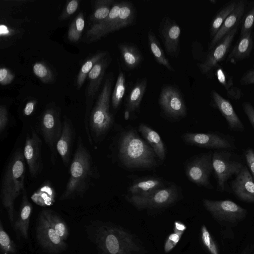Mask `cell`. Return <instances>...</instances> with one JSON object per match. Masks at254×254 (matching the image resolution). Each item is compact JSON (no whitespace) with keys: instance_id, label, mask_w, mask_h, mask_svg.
Masks as SVG:
<instances>
[{"instance_id":"obj_53","label":"cell","mask_w":254,"mask_h":254,"mask_svg":"<svg viewBox=\"0 0 254 254\" xmlns=\"http://www.w3.org/2000/svg\"><path fill=\"white\" fill-rule=\"evenodd\" d=\"M240 254H254V245L247 246Z\"/></svg>"},{"instance_id":"obj_45","label":"cell","mask_w":254,"mask_h":254,"mask_svg":"<svg viewBox=\"0 0 254 254\" xmlns=\"http://www.w3.org/2000/svg\"><path fill=\"white\" fill-rule=\"evenodd\" d=\"M183 233L182 232H174L169 235L164 245L165 253H169L177 245Z\"/></svg>"},{"instance_id":"obj_27","label":"cell","mask_w":254,"mask_h":254,"mask_svg":"<svg viewBox=\"0 0 254 254\" xmlns=\"http://www.w3.org/2000/svg\"><path fill=\"white\" fill-rule=\"evenodd\" d=\"M121 57L125 66L129 69L137 67L142 60L138 49L134 45L122 43L118 44Z\"/></svg>"},{"instance_id":"obj_25","label":"cell","mask_w":254,"mask_h":254,"mask_svg":"<svg viewBox=\"0 0 254 254\" xmlns=\"http://www.w3.org/2000/svg\"><path fill=\"white\" fill-rule=\"evenodd\" d=\"M162 180L159 178L147 177L134 181L128 188L130 195L143 196L163 188Z\"/></svg>"},{"instance_id":"obj_24","label":"cell","mask_w":254,"mask_h":254,"mask_svg":"<svg viewBox=\"0 0 254 254\" xmlns=\"http://www.w3.org/2000/svg\"><path fill=\"white\" fill-rule=\"evenodd\" d=\"M254 47L252 32L241 36L238 42L228 55L226 61L232 64L248 58Z\"/></svg>"},{"instance_id":"obj_2","label":"cell","mask_w":254,"mask_h":254,"mask_svg":"<svg viewBox=\"0 0 254 254\" xmlns=\"http://www.w3.org/2000/svg\"><path fill=\"white\" fill-rule=\"evenodd\" d=\"M92 241L100 254H141L136 238L122 227L105 222L93 226Z\"/></svg>"},{"instance_id":"obj_49","label":"cell","mask_w":254,"mask_h":254,"mask_svg":"<svg viewBox=\"0 0 254 254\" xmlns=\"http://www.w3.org/2000/svg\"><path fill=\"white\" fill-rule=\"evenodd\" d=\"M240 84L243 85L254 84V68L246 72L240 79Z\"/></svg>"},{"instance_id":"obj_18","label":"cell","mask_w":254,"mask_h":254,"mask_svg":"<svg viewBox=\"0 0 254 254\" xmlns=\"http://www.w3.org/2000/svg\"><path fill=\"white\" fill-rule=\"evenodd\" d=\"M234 194L242 201L254 203V179L248 169L244 166L231 184Z\"/></svg>"},{"instance_id":"obj_33","label":"cell","mask_w":254,"mask_h":254,"mask_svg":"<svg viewBox=\"0 0 254 254\" xmlns=\"http://www.w3.org/2000/svg\"><path fill=\"white\" fill-rule=\"evenodd\" d=\"M147 39L149 49L156 62L160 64L165 66L168 70L174 71V69L168 60L166 58L159 41L151 29L148 32Z\"/></svg>"},{"instance_id":"obj_22","label":"cell","mask_w":254,"mask_h":254,"mask_svg":"<svg viewBox=\"0 0 254 254\" xmlns=\"http://www.w3.org/2000/svg\"><path fill=\"white\" fill-rule=\"evenodd\" d=\"M121 6V1L115 2L107 17L90 27L85 34L86 42L97 41L107 35L108 30L113 25L119 16Z\"/></svg>"},{"instance_id":"obj_13","label":"cell","mask_w":254,"mask_h":254,"mask_svg":"<svg viewBox=\"0 0 254 254\" xmlns=\"http://www.w3.org/2000/svg\"><path fill=\"white\" fill-rule=\"evenodd\" d=\"M213 170L212 154H203L189 162L186 166V174L188 179L196 185L206 188H212L210 175Z\"/></svg>"},{"instance_id":"obj_36","label":"cell","mask_w":254,"mask_h":254,"mask_svg":"<svg viewBox=\"0 0 254 254\" xmlns=\"http://www.w3.org/2000/svg\"><path fill=\"white\" fill-rule=\"evenodd\" d=\"M114 0H97L94 4V8L90 20L96 24L107 17L115 3Z\"/></svg>"},{"instance_id":"obj_14","label":"cell","mask_w":254,"mask_h":254,"mask_svg":"<svg viewBox=\"0 0 254 254\" xmlns=\"http://www.w3.org/2000/svg\"><path fill=\"white\" fill-rule=\"evenodd\" d=\"M159 103L165 114L173 118L184 117L187 114L185 102L180 91L175 87L167 85L160 92Z\"/></svg>"},{"instance_id":"obj_20","label":"cell","mask_w":254,"mask_h":254,"mask_svg":"<svg viewBox=\"0 0 254 254\" xmlns=\"http://www.w3.org/2000/svg\"><path fill=\"white\" fill-rule=\"evenodd\" d=\"M211 95L213 106L217 108L224 117L229 127L233 130L243 131L244 125L229 101L215 90H212Z\"/></svg>"},{"instance_id":"obj_52","label":"cell","mask_w":254,"mask_h":254,"mask_svg":"<svg viewBox=\"0 0 254 254\" xmlns=\"http://www.w3.org/2000/svg\"><path fill=\"white\" fill-rule=\"evenodd\" d=\"M186 226L182 222L180 221H175L174 223V232H184L186 229Z\"/></svg>"},{"instance_id":"obj_12","label":"cell","mask_w":254,"mask_h":254,"mask_svg":"<svg viewBox=\"0 0 254 254\" xmlns=\"http://www.w3.org/2000/svg\"><path fill=\"white\" fill-rule=\"evenodd\" d=\"M36 233L38 243L49 253L58 254L67 248L65 241L57 234L41 211L38 215Z\"/></svg>"},{"instance_id":"obj_44","label":"cell","mask_w":254,"mask_h":254,"mask_svg":"<svg viewBox=\"0 0 254 254\" xmlns=\"http://www.w3.org/2000/svg\"><path fill=\"white\" fill-rule=\"evenodd\" d=\"M79 1L78 0L68 1L64 11L60 16L59 19L63 20L69 18L77 10L79 6Z\"/></svg>"},{"instance_id":"obj_54","label":"cell","mask_w":254,"mask_h":254,"mask_svg":"<svg viewBox=\"0 0 254 254\" xmlns=\"http://www.w3.org/2000/svg\"></svg>"},{"instance_id":"obj_19","label":"cell","mask_w":254,"mask_h":254,"mask_svg":"<svg viewBox=\"0 0 254 254\" xmlns=\"http://www.w3.org/2000/svg\"><path fill=\"white\" fill-rule=\"evenodd\" d=\"M75 135V130L71 121L64 116L63 121L62 132L57 143L56 149L66 167L69 165L70 162Z\"/></svg>"},{"instance_id":"obj_8","label":"cell","mask_w":254,"mask_h":254,"mask_svg":"<svg viewBox=\"0 0 254 254\" xmlns=\"http://www.w3.org/2000/svg\"><path fill=\"white\" fill-rule=\"evenodd\" d=\"M178 189L174 185L160 188L143 196L129 195L128 201L138 209H157L166 207L177 201Z\"/></svg>"},{"instance_id":"obj_35","label":"cell","mask_w":254,"mask_h":254,"mask_svg":"<svg viewBox=\"0 0 254 254\" xmlns=\"http://www.w3.org/2000/svg\"><path fill=\"white\" fill-rule=\"evenodd\" d=\"M238 1H232L222 8L212 19L210 26V37L212 39L220 28L228 15L235 9Z\"/></svg>"},{"instance_id":"obj_30","label":"cell","mask_w":254,"mask_h":254,"mask_svg":"<svg viewBox=\"0 0 254 254\" xmlns=\"http://www.w3.org/2000/svg\"><path fill=\"white\" fill-rule=\"evenodd\" d=\"M56 192L49 181L43 184L31 195L32 201L43 207L50 206L55 202Z\"/></svg>"},{"instance_id":"obj_10","label":"cell","mask_w":254,"mask_h":254,"mask_svg":"<svg viewBox=\"0 0 254 254\" xmlns=\"http://www.w3.org/2000/svg\"><path fill=\"white\" fill-rule=\"evenodd\" d=\"M212 166L217 180V189L221 192L225 190L228 180L237 175L243 168L241 163L234 159L232 153L225 150L216 151L212 154Z\"/></svg>"},{"instance_id":"obj_42","label":"cell","mask_w":254,"mask_h":254,"mask_svg":"<svg viewBox=\"0 0 254 254\" xmlns=\"http://www.w3.org/2000/svg\"><path fill=\"white\" fill-rule=\"evenodd\" d=\"M202 243L210 254H220L218 246L205 225L201 227Z\"/></svg>"},{"instance_id":"obj_37","label":"cell","mask_w":254,"mask_h":254,"mask_svg":"<svg viewBox=\"0 0 254 254\" xmlns=\"http://www.w3.org/2000/svg\"><path fill=\"white\" fill-rule=\"evenodd\" d=\"M126 92V76L122 71L119 73L111 96V103L114 109L121 104Z\"/></svg>"},{"instance_id":"obj_6","label":"cell","mask_w":254,"mask_h":254,"mask_svg":"<svg viewBox=\"0 0 254 254\" xmlns=\"http://www.w3.org/2000/svg\"><path fill=\"white\" fill-rule=\"evenodd\" d=\"M62 129L63 122L61 121L60 108L53 103L48 105L39 118L35 130L49 147L53 165L56 163V145Z\"/></svg>"},{"instance_id":"obj_40","label":"cell","mask_w":254,"mask_h":254,"mask_svg":"<svg viewBox=\"0 0 254 254\" xmlns=\"http://www.w3.org/2000/svg\"><path fill=\"white\" fill-rule=\"evenodd\" d=\"M0 250L1 254H15L16 245L5 231L0 222Z\"/></svg>"},{"instance_id":"obj_16","label":"cell","mask_w":254,"mask_h":254,"mask_svg":"<svg viewBox=\"0 0 254 254\" xmlns=\"http://www.w3.org/2000/svg\"><path fill=\"white\" fill-rule=\"evenodd\" d=\"M237 26L226 34L207 54L205 59L198 64L202 74H210L218 66L228 53L238 30Z\"/></svg>"},{"instance_id":"obj_7","label":"cell","mask_w":254,"mask_h":254,"mask_svg":"<svg viewBox=\"0 0 254 254\" xmlns=\"http://www.w3.org/2000/svg\"><path fill=\"white\" fill-rule=\"evenodd\" d=\"M111 58L107 56L98 61L88 75L89 83L85 90V112L84 125L89 143L93 144L89 127V119L93 107L94 99L102 82L107 67L111 62Z\"/></svg>"},{"instance_id":"obj_17","label":"cell","mask_w":254,"mask_h":254,"mask_svg":"<svg viewBox=\"0 0 254 254\" xmlns=\"http://www.w3.org/2000/svg\"><path fill=\"white\" fill-rule=\"evenodd\" d=\"M159 32L167 54L177 58L180 51L181 30L179 25L170 17H164L160 24Z\"/></svg>"},{"instance_id":"obj_38","label":"cell","mask_w":254,"mask_h":254,"mask_svg":"<svg viewBox=\"0 0 254 254\" xmlns=\"http://www.w3.org/2000/svg\"><path fill=\"white\" fill-rule=\"evenodd\" d=\"M84 25V14L81 12L74 18L69 27L67 38L70 42L75 43L80 39Z\"/></svg>"},{"instance_id":"obj_29","label":"cell","mask_w":254,"mask_h":254,"mask_svg":"<svg viewBox=\"0 0 254 254\" xmlns=\"http://www.w3.org/2000/svg\"><path fill=\"white\" fill-rule=\"evenodd\" d=\"M135 11L129 1H122L119 16L113 25L108 30L107 34L131 25L135 18Z\"/></svg>"},{"instance_id":"obj_23","label":"cell","mask_w":254,"mask_h":254,"mask_svg":"<svg viewBox=\"0 0 254 254\" xmlns=\"http://www.w3.org/2000/svg\"><path fill=\"white\" fill-rule=\"evenodd\" d=\"M32 210V205L28 199L26 190L25 189L22 193L21 205L13 227L19 238L27 239L28 237L30 219Z\"/></svg>"},{"instance_id":"obj_1","label":"cell","mask_w":254,"mask_h":254,"mask_svg":"<svg viewBox=\"0 0 254 254\" xmlns=\"http://www.w3.org/2000/svg\"><path fill=\"white\" fill-rule=\"evenodd\" d=\"M100 177L98 168L92 155L80 136L70 164L69 177L60 200L74 199L83 197Z\"/></svg>"},{"instance_id":"obj_39","label":"cell","mask_w":254,"mask_h":254,"mask_svg":"<svg viewBox=\"0 0 254 254\" xmlns=\"http://www.w3.org/2000/svg\"><path fill=\"white\" fill-rule=\"evenodd\" d=\"M11 119L9 110L4 104L0 106V138L1 140L8 135V131L14 125Z\"/></svg>"},{"instance_id":"obj_28","label":"cell","mask_w":254,"mask_h":254,"mask_svg":"<svg viewBox=\"0 0 254 254\" xmlns=\"http://www.w3.org/2000/svg\"><path fill=\"white\" fill-rule=\"evenodd\" d=\"M146 78L138 80L127 96L126 111L129 113L136 111L140 107L147 86Z\"/></svg>"},{"instance_id":"obj_43","label":"cell","mask_w":254,"mask_h":254,"mask_svg":"<svg viewBox=\"0 0 254 254\" xmlns=\"http://www.w3.org/2000/svg\"><path fill=\"white\" fill-rule=\"evenodd\" d=\"M254 25V7H252L244 17L241 29V36L252 32Z\"/></svg>"},{"instance_id":"obj_4","label":"cell","mask_w":254,"mask_h":254,"mask_svg":"<svg viewBox=\"0 0 254 254\" xmlns=\"http://www.w3.org/2000/svg\"><path fill=\"white\" fill-rule=\"evenodd\" d=\"M156 154L151 146L133 130L126 131L119 140L118 156L129 168H150L156 165Z\"/></svg>"},{"instance_id":"obj_21","label":"cell","mask_w":254,"mask_h":254,"mask_svg":"<svg viewBox=\"0 0 254 254\" xmlns=\"http://www.w3.org/2000/svg\"><path fill=\"white\" fill-rule=\"evenodd\" d=\"M247 2L244 0H238L234 10L226 18L216 35L211 40L208 46L209 50L213 48L230 31L238 26L244 13Z\"/></svg>"},{"instance_id":"obj_51","label":"cell","mask_w":254,"mask_h":254,"mask_svg":"<svg viewBox=\"0 0 254 254\" xmlns=\"http://www.w3.org/2000/svg\"><path fill=\"white\" fill-rule=\"evenodd\" d=\"M13 30L9 28L7 25L1 24L0 26V37H8L13 34Z\"/></svg>"},{"instance_id":"obj_15","label":"cell","mask_w":254,"mask_h":254,"mask_svg":"<svg viewBox=\"0 0 254 254\" xmlns=\"http://www.w3.org/2000/svg\"><path fill=\"white\" fill-rule=\"evenodd\" d=\"M182 138L189 144L216 149H231L234 145L230 137L219 133H192L183 134Z\"/></svg>"},{"instance_id":"obj_48","label":"cell","mask_w":254,"mask_h":254,"mask_svg":"<svg viewBox=\"0 0 254 254\" xmlns=\"http://www.w3.org/2000/svg\"><path fill=\"white\" fill-rule=\"evenodd\" d=\"M242 107L250 122L254 128V107L250 103L247 102H243Z\"/></svg>"},{"instance_id":"obj_9","label":"cell","mask_w":254,"mask_h":254,"mask_svg":"<svg viewBox=\"0 0 254 254\" xmlns=\"http://www.w3.org/2000/svg\"><path fill=\"white\" fill-rule=\"evenodd\" d=\"M205 209L217 221L235 224L245 218L247 210L230 200L203 199Z\"/></svg>"},{"instance_id":"obj_34","label":"cell","mask_w":254,"mask_h":254,"mask_svg":"<svg viewBox=\"0 0 254 254\" xmlns=\"http://www.w3.org/2000/svg\"><path fill=\"white\" fill-rule=\"evenodd\" d=\"M107 54L108 52L106 51L98 52L86 60L83 64L79 71L76 80V85L78 90L84 84L86 77L94 65L98 61L106 57Z\"/></svg>"},{"instance_id":"obj_3","label":"cell","mask_w":254,"mask_h":254,"mask_svg":"<svg viewBox=\"0 0 254 254\" xmlns=\"http://www.w3.org/2000/svg\"><path fill=\"white\" fill-rule=\"evenodd\" d=\"M25 162L23 150L17 148L7 162L1 180V201L12 228L14 223V202L25 189Z\"/></svg>"},{"instance_id":"obj_50","label":"cell","mask_w":254,"mask_h":254,"mask_svg":"<svg viewBox=\"0 0 254 254\" xmlns=\"http://www.w3.org/2000/svg\"><path fill=\"white\" fill-rule=\"evenodd\" d=\"M37 104L36 99L29 100L25 105L23 109V115L25 117H29L33 114Z\"/></svg>"},{"instance_id":"obj_31","label":"cell","mask_w":254,"mask_h":254,"mask_svg":"<svg viewBox=\"0 0 254 254\" xmlns=\"http://www.w3.org/2000/svg\"><path fill=\"white\" fill-rule=\"evenodd\" d=\"M215 74L219 82L226 89L229 98L237 100L243 96L242 91L234 84L232 77L229 75L222 68L217 67Z\"/></svg>"},{"instance_id":"obj_32","label":"cell","mask_w":254,"mask_h":254,"mask_svg":"<svg viewBox=\"0 0 254 254\" xmlns=\"http://www.w3.org/2000/svg\"><path fill=\"white\" fill-rule=\"evenodd\" d=\"M41 212L57 234L65 241L68 236L69 230L67 225L62 218L51 209H43Z\"/></svg>"},{"instance_id":"obj_5","label":"cell","mask_w":254,"mask_h":254,"mask_svg":"<svg viewBox=\"0 0 254 254\" xmlns=\"http://www.w3.org/2000/svg\"><path fill=\"white\" fill-rule=\"evenodd\" d=\"M113 84V76L106 77L102 90L91 110L89 127L92 140L99 142L104 139L114 123L110 111V100Z\"/></svg>"},{"instance_id":"obj_47","label":"cell","mask_w":254,"mask_h":254,"mask_svg":"<svg viewBox=\"0 0 254 254\" xmlns=\"http://www.w3.org/2000/svg\"><path fill=\"white\" fill-rule=\"evenodd\" d=\"M244 155L248 166L254 179V150L249 148L245 151Z\"/></svg>"},{"instance_id":"obj_26","label":"cell","mask_w":254,"mask_h":254,"mask_svg":"<svg viewBox=\"0 0 254 254\" xmlns=\"http://www.w3.org/2000/svg\"><path fill=\"white\" fill-rule=\"evenodd\" d=\"M138 130L150 145L156 155L162 160L166 157L165 145L159 134L153 129L144 124H140Z\"/></svg>"},{"instance_id":"obj_11","label":"cell","mask_w":254,"mask_h":254,"mask_svg":"<svg viewBox=\"0 0 254 254\" xmlns=\"http://www.w3.org/2000/svg\"><path fill=\"white\" fill-rule=\"evenodd\" d=\"M42 146V141L39 134L35 129L30 127L26 135L23 152L29 174L33 178L41 174L43 169Z\"/></svg>"},{"instance_id":"obj_46","label":"cell","mask_w":254,"mask_h":254,"mask_svg":"<svg viewBox=\"0 0 254 254\" xmlns=\"http://www.w3.org/2000/svg\"><path fill=\"white\" fill-rule=\"evenodd\" d=\"M15 77L14 74L7 68L3 67L0 69V83L4 86L10 84Z\"/></svg>"},{"instance_id":"obj_41","label":"cell","mask_w":254,"mask_h":254,"mask_svg":"<svg viewBox=\"0 0 254 254\" xmlns=\"http://www.w3.org/2000/svg\"><path fill=\"white\" fill-rule=\"evenodd\" d=\"M33 70L35 75L44 83H52L54 80V75L51 69L44 63H35Z\"/></svg>"}]
</instances>
